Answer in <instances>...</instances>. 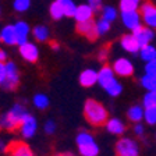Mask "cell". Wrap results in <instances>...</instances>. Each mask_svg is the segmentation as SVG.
<instances>
[{
  "label": "cell",
  "mask_w": 156,
  "mask_h": 156,
  "mask_svg": "<svg viewBox=\"0 0 156 156\" xmlns=\"http://www.w3.org/2000/svg\"><path fill=\"white\" fill-rule=\"evenodd\" d=\"M141 16H142V21L146 27L151 28H156V6L151 2L141 4Z\"/></svg>",
  "instance_id": "obj_8"
},
{
  "label": "cell",
  "mask_w": 156,
  "mask_h": 156,
  "mask_svg": "<svg viewBox=\"0 0 156 156\" xmlns=\"http://www.w3.org/2000/svg\"><path fill=\"white\" fill-rule=\"evenodd\" d=\"M144 116H145V107L138 106V105H133V106L128 109L127 112V117L131 123H141L144 120Z\"/></svg>",
  "instance_id": "obj_20"
},
{
  "label": "cell",
  "mask_w": 156,
  "mask_h": 156,
  "mask_svg": "<svg viewBox=\"0 0 156 156\" xmlns=\"http://www.w3.org/2000/svg\"><path fill=\"white\" fill-rule=\"evenodd\" d=\"M20 55L28 63H35L39 58V49L34 42H25L20 45Z\"/></svg>",
  "instance_id": "obj_9"
},
{
  "label": "cell",
  "mask_w": 156,
  "mask_h": 156,
  "mask_svg": "<svg viewBox=\"0 0 156 156\" xmlns=\"http://www.w3.org/2000/svg\"><path fill=\"white\" fill-rule=\"evenodd\" d=\"M95 10L92 9L89 4H80L77 6V10H75L74 18L77 23H84V21H89L94 17Z\"/></svg>",
  "instance_id": "obj_15"
},
{
  "label": "cell",
  "mask_w": 156,
  "mask_h": 156,
  "mask_svg": "<svg viewBox=\"0 0 156 156\" xmlns=\"http://www.w3.org/2000/svg\"><path fill=\"white\" fill-rule=\"evenodd\" d=\"M110 24L109 21H106V20L101 18L99 21H96V31H98V35L102 36L105 35V34L109 32V29H110Z\"/></svg>",
  "instance_id": "obj_32"
},
{
  "label": "cell",
  "mask_w": 156,
  "mask_h": 156,
  "mask_svg": "<svg viewBox=\"0 0 156 156\" xmlns=\"http://www.w3.org/2000/svg\"><path fill=\"white\" fill-rule=\"evenodd\" d=\"M28 114L29 113L24 105L16 103L9 112L0 116V130H17Z\"/></svg>",
  "instance_id": "obj_1"
},
{
  "label": "cell",
  "mask_w": 156,
  "mask_h": 156,
  "mask_svg": "<svg viewBox=\"0 0 156 156\" xmlns=\"http://www.w3.org/2000/svg\"><path fill=\"white\" fill-rule=\"evenodd\" d=\"M6 80V63L0 62V85L4 82Z\"/></svg>",
  "instance_id": "obj_36"
},
{
  "label": "cell",
  "mask_w": 156,
  "mask_h": 156,
  "mask_svg": "<svg viewBox=\"0 0 156 156\" xmlns=\"http://www.w3.org/2000/svg\"><path fill=\"white\" fill-rule=\"evenodd\" d=\"M0 41H2V35H0Z\"/></svg>",
  "instance_id": "obj_42"
},
{
  "label": "cell",
  "mask_w": 156,
  "mask_h": 156,
  "mask_svg": "<svg viewBox=\"0 0 156 156\" xmlns=\"http://www.w3.org/2000/svg\"><path fill=\"white\" fill-rule=\"evenodd\" d=\"M88 4H89L95 11H98V10L102 7V0H88Z\"/></svg>",
  "instance_id": "obj_37"
},
{
  "label": "cell",
  "mask_w": 156,
  "mask_h": 156,
  "mask_svg": "<svg viewBox=\"0 0 156 156\" xmlns=\"http://www.w3.org/2000/svg\"><path fill=\"white\" fill-rule=\"evenodd\" d=\"M77 32L87 36L91 41H94V39H96L99 36L96 31V21H94V20L84 21V23H77Z\"/></svg>",
  "instance_id": "obj_12"
},
{
  "label": "cell",
  "mask_w": 156,
  "mask_h": 156,
  "mask_svg": "<svg viewBox=\"0 0 156 156\" xmlns=\"http://www.w3.org/2000/svg\"><path fill=\"white\" fill-rule=\"evenodd\" d=\"M142 103L144 107H149L156 105V94L155 91H148L145 95H144V99H142Z\"/></svg>",
  "instance_id": "obj_33"
},
{
  "label": "cell",
  "mask_w": 156,
  "mask_h": 156,
  "mask_svg": "<svg viewBox=\"0 0 156 156\" xmlns=\"http://www.w3.org/2000/svg\"><path fill=\"white\" fill-rule=\"evenodd\" d=\"M116 155L117 156H140V146L138 142L133 138L123 136L116 144Z\"/></svg>",
  "instance_id": "obj_4"
},
{
  "label": "cell",
  "mask_w": 156,
  "mask_h": 156,
  "mask_svg": "<svg viewBox=\"0 0 156 156\" xmlns=\"http://www.w3.org/2000/svg\"><path fill=\"white\" fill-rule=\"evenodd\" d=\"M32 35L34 38L38 41V42H46L49 39V28L45 25H36L35 28L32 29Z\"/></svg>",
  "instance_id": "obj_23"
},
{
  "label": "cell",
  "mask_w": 156,
  "mask_h": 156,
  "mask_svg": "<svg viewBox=\"0 0 156 156\" xmlns=\"http://www.w3.org/2000/svg\"><path fill=\"white\" fill-rule=\"evenodd\" d=\"M144 120L146 121V124H156V105L149 107H145V116H144Z\"/></svg>",
  "instance_id": "obj_30"
},
{
  "label": "cell",
  "mask_w": 156,
  "mask_h": 156,
  "mask_svg": "<svg viewBox=\"0 0 156 156\" xmlns=\"http://www.w3.org/2000/svg\"><path fill=\"white\" fill-rule=\"evenodd\" d=\"M140 57L142 58L144 62H151L153 58H156V46H153L152 43L146 46H142L140 49Z\"/></svg>",
  "instance_id": "obj_22"
},
{
  "label": "cell",
  "mask_w": 156,
  "mask_h": 156,
  "mask_svg": "<svg viewBox=\"0 0 156 156\" xmlns=\"http://www.w3.org/2000/svg\"><path fill=\"white\" fill-rule=\"evenodd\" d=\"M113 70L119 77H131L134 74V64L126 57H119L113 63Z\"/></svg>",
  "instance_id": "obj_7"
},
{
  "label": "cell",
  "mask_w": 156,
  "mask_h": 156,
  "mask_svg": "<svg viewBox=\"0 0 156 156\" xmlns=\"http://www.w3.org/2000/svg\"><path fill=\"white\" fill-rule=\"evenodd\" d=\"M0 62L2 63L7 62V52L6 50H3V49H0Z\"/></svg>",
  "instance_id": "obj_40"
},
{
  "label": "cell",
  "mask_w": 156,
  "mask_h": 156,
  "mask_svg": "<svg viewBox=\"0 0 156 156\" xmlns=\"http://www.w3.org/2000/svg\"><path fill=\"white\" fill-rule=\"evenodd\" d=\"M36 128H38L36 119L34 116H31V114H28L24 119L23 123H21V126H20V133H21L23 136H25V138H31V136L35 135Z\"/></svg>",
  "instance_id": "obj_13"
},
{
  "label": "cell",
  "mask_w": 156,
  "mask_h": 156,
  "mask_svg": "<svg viewBox=\"0 0 156 156\" xmlns=\"http://www.w3.org/2000/svg\"><path fill=\"white\" fill-rule=\"evenodd\" d=\"M134 133H135V135H144V126L140 123H136L135 126H134Z\"/></svg>",
  "instance_id": "obj_38"
},
{
  "label": "cell",
  "mask_w": 156,
  "mask_h": 156,
  "mask_svg": "<svg viewBox=\"0 0 156 156\" xmlns=\"http://www.w3.org/2000/svg\"><path fill=\"white\" fill-rule=\"evenodd\" d=\"M102 18L106 20V21H109V23H113V21H116L117 20V16H119V13H117V10L114 9L113 6H105L102 7Z\"/></svg>",
  "instance_id": "obj_25"
},
{
  "label": "cell",
  "mask_w": 156,
  "mask_h": 156,
  "mask_svg": "<svg viewBox=\"0 0 156 156\" xmlns=\"http://www.w3.org/2000/svg\"><path fill=\"white\" fill-rule=\"evenodd\" d=\"M57 2L60 3V6H62L66 17H74L77 6H75V3L73 0H57Z\"/></svg>",
  "instance_id": "obj_24"
},
{
  "label": "cell",
  "mask_w": 156,
  "mask_h": 156,
  "mask_svg": "<svg viewBox=\"0 0 156 156\" xmlns=\"http://www.w3.org/2000/svg\"><path fill=\"white\" fill-rule=\"evenodd\" d=\"M84 116L87 121L92 126H103L106 124L107 119V110L102 103L96 102L95 99H88L84 105Z\"/></svg>",
  "instance_id": "obj_3"
},
{
  "label": "cell",
  "mask_w": 156,
  "mask_h": 156,
  "mask_svg": "<svg viewBox=\"0 0 156 156\" xmlns=\"http://www.w3.org/2000/svg\"><path fill=\"white\" fill-rule=\"evenodd\" d=\"M0 35H2V42L6 43V45H9V46L18 45L14 25H4L2 28V31H0Z\"/></svg>",
  "instance_id": "obj_17"
},
{
  "label": "cell",
  "mask_w": 156,
  "mask_h": 156,
  "mask_svg": "<svg viewBox=\"0 0 156 156\" xmlns=\"http://www.w3.org/2000/svg\"><path fill=\"white\" fill-rule=\"evenodd\" d=\"M142 0H120V10L121 11H134L141 7Z\"/></svg>",
  "instance_id": "obj_28"
},
{
  "label": "cell",
  "mask_w": 156,
  "mask_h": 156,
  "mask_svg": "<svg viewBox=\"0 0 156 156\" xmlns=\"http://www.w3.org/2000/svg\"><path fill=\"white\" fill-rule=\"evenodd\" d=\"M78 152L81 156H98L99 155V146H98L96 141H91V142L78 145Z\"/></svg>",
  "instance_id": "obj_21"
},
{
  "label": "cell",
  "mask_w": 156,
  "mask_h": 156,
  "mask_svg": "<svg viewBox=\"0 0 156 156\" xmlns=\"http://www.w3.org/2000/svg\"><path fill=\"white\" fill-rule=\"evenodd\" d=\"M120 45L127 53H131V55L140 53L141 46H140V43H138V41H136V38L134 36V34H127V35H124L120 41Z\"/></svg>",
  "instance_id": "obj_14"
},
{
  "label": "cell",
  "mask_w": 156,
  "mask_h": 156,
  "mask_svg": "<svg viewBox=\"0 0 156 156\" xmlns=\"http://www.w3.org/2000/svg\"><path fill=\"white\" fill-rule=\"evenodd\" d=\"M20 84V74L14 62H6V80L2 87L6 91H14Z\"/></svg>",
  "instance_id": "obj_5"
},
{
  "label": "cell",
  "mask_w": 156,
  "mask_h": 156,
  "mask_svg": "<svg viewBox=\"0 0 156 156\" xmlns=\"http://www.w3.org/2000/svg\"><path fill=\"white\" fill-rule=\"evenodd\" d=\"M32 102H34V106H35L36 109H39V110H45L49 106V98L46 96L45 94H36L35 96H34Z\"/></svg>",
  "instance_id": "obj_26"
},
{
  "label": "cell",
  "mask_w": 156,
  "mask_h": 156,
  "mask_svg": "<svg viewBox=\"0 0 156 156\" xmlns=\"http://www.w3.org/2000/svg\"><path fill=\"white\" fill-rule=\"evenodd\" d=\"M14 28H16V34H17V42L18 45H23V43L28 42V35L31 32V28L25 21H17L14 24Z\"/></svg>",
  "instance_id": "obj_18"
},
{
  "label": "cell",
  "mask_w": 156,
  "mask_h": 156,
  "mask_svg": "<svg viewBox=\"0 0 156 156\" xmlns=\"http://www.w3.org/2000/svg\"><path fill=\"white\" fill-rule=\"evenodd\" d=\"M121 21H123L124 27L130 31H135L136 28H140L142 25V16L138 10L134 11H121Z\"/></svg>",
  "instance_id": "obj_6"
},
{
  "label": "cell",
  "mask_w": 156,
  "mask_h": 156,
  "mask_svg": "<svg viewBox=\"0 0 156 156\" xmlns=\"http://www.w3.org/2000/svg\"><path fill=\"white\" fill-rule=\"evenodd\" d=\"M133 34L136 38V41H138V43H140L141 48L149 45V43L153 41V38H155L153 29L151 28V27H146V25H141L140 28H136Z\"/></svg>",
  "instance_id": "obj_11"
},
{
  "label": "cell",
  "mask_w": 156,
  "mask_h": 156,
  "mask_svg": "<svg viewBox=\"0 0 156 156\" xmlns=\"http://www.w3.org/2000/svg\"><path fill=\"white\" fill-rule=\"evenodd\" d=\"M7 156H35L32 149L21 141H13L7 148Z\"/></svg>",
  "instance_id": "obj_10"
},
{
  "label": "cell",
  "mask_w": 156,
  "mask_h": 156,
  "mask_svg": "<svg viewBox=\"0 0 156 156\" xmlns=\"http://www.w3.org/2000/svg\"><path fill=\"white\" fill-rule=\"evenodd\" d=\"M52 48L55 49V50H57V49H58V45H57V43H55V42H53V43H52Z\"/></svg>",
  "instance_id": "obj_41"
},
{
  "label": "cell",
  "mask_w": 156,
  "mask_h": 156,
  "mask_svg": "<svg viewBox=\"0 0 156 156\" xmlns=\"http://www.w3.org/2000/svg\"><path fill=\"white\" fill-rule=\"evenodd\" d=\"M31 6V0H14L13 7L17 13H25Z\"/></svg>",
  "instance_id": "obj_31"
},
{
  "label": "cell",
  "mask_w": 156,
  "mask_h": 156,
  "mask_svg": "<svg viewBox=\"0 0 156 156\" xmlns=\"http://www.w3.org/2000/svg\"><path fill=\"white\" fill-rule=\"evenodd\" d=\"M141 85L146 91H156V75L145 74L141 78Z\"/></svg>",
  "instance_id": "obj_27"
},
{
  "label": "cell",
  "mask_w": 156,
  "mask_h": 156,
  "mask_svg": "<svg viewBox=\"0 0 156 156\" xmlns=\"http://www.w3.org/2000/svg\"><path fill=\"white\" fill-rule=\"evenodd\" d=\"M107 55H109V50H107L106 48L99 50V58H101V60H105V58L107 57Z\"/></svg>",
  "instance_id": "obj_39"
},
{
  "label": "cell",
  "mask_w": 156,
  "mask_h": 156,
  "mask_svg": "<svg viewBox=\"0 0 156 156\" xmlns=\"http://www.w3.org/2000/svg\"><path fill=\"white\" fill-rule=\"evenodd\" d=\"M80 84L85 88H91L98 82V71L94 68H85L84 71L80 74Z\"/></svg>",
  "instance_id": "obj_16"
},
{
  "label": "cell",
  "mask_w": 156,
  "mask_h": 156,
  "mask_svg": "<svg viewBox=\"0 0 156 156\" xmlns=\"http://www.w3.org/2000/svg\"><path fill=\"white\" fill-rule=\"evenodd\" d=\"M98 82L110 96H119L123 92V85L117 81L113 67L103 66L98 73Z\"/></svg>",
  "instance_id": "obj_2"
},
{
  "label": "cell",
  "mask_w": 156,
  "mask_h": 156,
  "mask_svg": "<svg viewBox=\"0 0 156 156\" xmlns=\"http://www.w3.org/2000/svg\"><path fill=\"white\" fill-rule=\"evenodd\" d=\"M105 126H106V130L110 134H113V135H123L124 131H126V126H124V123L120 120V119H116V117H113V119H110V120H107Z\"/></svg>",
  "instance_id": "obj_19"
},
{
  "label": "cell",
  "mask_w": 156,
  "mask_h": 156,
  "mask_svg": "<svg viewBox=\"0 0 156 156\" xmlns=\"http://www.w3.org/2000/svg\"><path fill=\"white\" fill-rule=\"evenodd\" d=\"M55 131H56V123H55V121H52V120L46 121V124H45V133L50 135V134H55Z\"/></svg>",
  "instance_id": "obj_35"
},
{
  "label": "cell",
  "mask_w": 156,
  "mask_h": 156,
  "mask_svg": "<svg viewBox=\"0 0 156 156\" xmlns=\"http://www.w3.org/2000/svg\"><path fill=\"white\" fill-rule=\"evenodd\" d=\"M49 13H50V17H52L53 20H62L63 17H66L64 11H63L62 6H60V3H58L57 0L50 4V7H49Z\"/></svg>",
  "instance_id": "obj_29"
},
{
  "label": "cell",
  "mask_w": 156,
  "mask_h": 156,
  "mask_svg": "<svg viewBox=\"0 0 156 156\" xmlns=\"http://www.w3.org/2000/svg\"><path fill=\"white\" fill-rule=\"evenodd\" d=\"M145 74H151V75H156V58L151 60L146 63L145 66Z\"/></svg>",
  "instance_id": "obj_34"
},
{
  "label": "cell",
  "mask_w": 156,
  "mask_h": 156,
  "mask_svg": "<svg viewBox=\"0 0 156 156\" xmlns=\"http://www.w3.org/2000/svg\"><path fill=\"white\" fill-rule=\"evenodd\" d=\"M155 94H156V91H155Z\"/></svg>",
  "instance_id": "obj_43"
}]
</instances>
